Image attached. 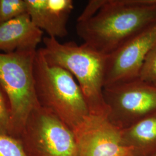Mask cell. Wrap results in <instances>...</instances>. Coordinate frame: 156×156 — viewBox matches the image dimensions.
I'll return each mask as SVG.
<instances>
[{"label": "cell", "mask_w": 156, "mask_h": 156, "mask_svg": "<svg viewBox=\"0 0 156 156\" xmlns=\"http://www.w3.org/2000/svg\"><path fill=\"white\" fill-rule=\"evenodd\" d=\"M78 156H134L120 129L108 117L90 115L75 129Z\"/></svg>", "instance_id": "52a82bcc"}, {"label": "cell", "mask_w": 156, "mask_h": 156, "mask_svg": "<svg viewBox=\"0 0 156 156\" xmlns=\"http://www.w3.org/2000/svg\"><path fill=\"white\" fill-rule=\"evenodd\" d=\"M104 97L108 119L120 129L156 113V86L138 78L105 87Z\"/></svg>", "instance_id": "8992f818"}, {"label": "cell", "mask_w": 156, "mask_h": 156, "mask_svg": "<svg viewBox=\"0 0 156 156\" xmlns=\"http://www.w3.org/2000/svg\"><path fill=\"white\" fill-rule=\"evenodd\" d=\"M43 34L26 13L0 26V50L4 53L37 50Z\"/></svg>", "instance_id": "30bf717a"}, {"label": "cell", "mask_w": 156, "mask_h": 156, "mask_svg": "<svg viewBox=\"0 0 156 156\" xmlns=\"http://www.w3.org/2000/svg\"><path fill=\"white\" fill-rule=\"evenodd\" d=\"M138 78L144 82L156 86V44L146 57Z\"/></svg>", "instance_id": "4fadbf2b"}, {"label": "cell", "mask_w": 156, "mask_h": 156, "mask_svg": "<svg viewBox=\"0 0 156 156\" xmlns=\"http://www.w3.org/2000/svg\"><path fill=\"white\" fill-rule=\"evenodd\" d=\"M11 107L8 97L0 86V134L11 136Z\"/></svg>", "instance_id": "5bb4252c"}, {"label": "cell", "mask_w": 156, "mask_h": 156, "mask_svg": "<svg viewBox=\"0 0 156 156\" xmlns=\"http://www.w3.org/2000/svg\"><path fill=\"white\" fill-rule=\"evenodd\" d=\"M19 140L27 156H78L73 131L40 105L30 113Z\"/></svg>", "instance_id": "5b68a950"}, {"label": "cell", "mask_w": 156, "mask_h": 156, "mask_svg": "<svg viewBox=\"0 0 156 156\" xmlns=\"http://www.w3.org/2000/svg\"><path fill=\"white\" fill-rule=\"evenodd\" d=\"M124 144L134 156H153L156 154V113L127 128L122 129Z\"/></svg>", "instance_id": "8fae6325"}, {"label": "cell", "mask_w": 156, "mask_h": 156, "mask_svg": "<svg viewBox=\"0 0 156 156\" xmlns=\"http://www.w3.org/2000/svg\"><path fill=\"white\" fill-rule=\"evenodd\" d=\"M156 156V154H154V156Z\"/></svg>", "instance_id": "2e32d148"}, {"label": "cell", "mask_w": 156, "mask_h": 156, "mask_svg": "<svg viewBox=\"0 0 156 156\" xmlns=\"http://www.w3.org/2000/svg\"><path fill=\"white\" fill-rule=\"evenodd\" d=\"M155 24L156 0H97L95 11L77 19L76 30L84 44L108 56Z\"/></svg>", "instance_id": "6da1fadb"}, {"label": "cell", "mask_w": 156, "mask_h": 156, "mask_svg": "<svg viewBox=\"0 0 156 156\" xmlns=\"http://www.w3.org/2000/svg\"><path fill=\"white\" fill-rule=\"evenodd\" d=\"M33 73L39 105L52 112L73 131L91 115L73 75L63 68L48 63L40 49L35 56Z\"/></svg>", "instance_id": "3957f363"}, {"label": "cell", "mask_w": 156, "mask_h": 156, "mask_svg": "<svg viewBox=\"0 0 156 156\" xmlns=\"http://www.w3.org/2000/svg\"><path fill=\"white\" fill-rule=\"evenodd\" d=\"M34 25L51 38L67 36V22L73 9L72 0H25Z\"/></svg>", "instance_id": "9c48e42d"}, {"label": "cell", "mask_w": 156, "mask_h": 156, "mask_svg": "<svg viewBox=\"0 0 156 156\" xmlns=\"http://www.w3.org/2000/svg\"><path fill=\"white\" fill-rule=\"evenodd\" d=\"M26 13L25 0H0V26Z\"/></svg>", "instance_id": "7c38bea8"}, {"label": "cell", "mask_w": 156, "mask_h": 156, "mask_svg": "<svg viewBox=\"0 0 156 156\" xmlns=\"http://www.w3.org/2000/svg\"><path fill=\"white\" fill-rule=\"evenodd\" d=\"M39 49L48 63L64 68L75 78L92 116L108 117V109L104 97L106 56L83 43H60L55 38H43Z\"/></svg>", "instance_id": "7a4b0ae2"}, {"label": "cell", "mask_w": 156, "mask_h": 156, "mask_svg": "<svg viewBox=\"0 0 156 156\" xmlns=\"http://www.w3.org/2000/svg\"><path fill=\"white\" fill-rule=\"evenodd\" d=\"M156 44V24L106 56L105 87L138 78L145 58Z\"/></svg>", "instance_id": "ba28073f"}, {"label": "cell", "mask_w": 156, "mask_h": 156, "mask_svg": "<svg viewBox=\"0 0 156 156\" xmlns=\"http://www.w3.org/2000/svg\"><path fill=\"white\" fill-rule=\"evenodd\" d=\"M0 156H27L20 140L0 134Z\"/></svg>", "instance_id": "9a60e30c"}, {"label": "cell", "mask_w": 156, "mask_h": 156, "mask_svg": "<svg viewBox=\"0 0 156 156\" xmlns=\"http://www.w3.org/2000/svg\"><path fill=\"white\" fill-rule=\"evenodd\" d=\"M37 50L0 53V86L11 104V136L17 139L30 113L39 106L34 79V61Z\"/></svg>", "instance_id": "277c9868"}]
</instances>
